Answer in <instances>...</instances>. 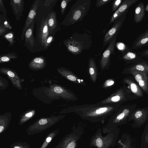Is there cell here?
Listing matches in <instances>:
<instances>
[{
  "label": "cell",
  "mask_w": 148,
  "mask_h": 148,
  "mask_svg": "<svg viewBox=\"0 0 148 148\" xmlns=\"http://www.w3.org/2000/svg\"><path fill=\"white\" fill-rule=\"evenodd\" d=\"M52 10L44 7L41 5V3L38 9L36 16L35 52L44 51L45 42L49 35L48 21L50 12Z\"/></svg>",
  "instance_id": "obj_1"
},
{
  "label": "cell",
  "mask_w": 148,
  "mask_h": 148,
  "mask_svg": "<svg viewBox=\"0 0 148 148\" xmlns=\"http://www.w3.org/2000/svg\"><path fill=\"white\" fill-rule=\"evenodd\" d=\"M91 0H78L71 6L60 25L69 26L82 21L87 14L91 5Z\"/></svg>",
  "instance_id": "obj_2"
},
{
  "label": "cell",
  "mask_w": 148,
  "mask_h": 148,
  "mask_svg": "<svg viewBox=\"0 0 148 148\" xmlns=\"http://www.w3.org/2000/svg\"><path fill=\"white\" fill-rule=\"evenodd\" d=\"M63 42L69 52L76 55L85 49H89L92 46V41L91 35L86 32H75L69 38L64 40Z\"/></svg>",
  "instance_id": "obj_3"
},
{
  "label": "cell",
  "mask_w": 148,
  "mask_h": 148,
  "mask_svg": "<svg viewBox=\"0 0 148 148\" xmlns=\"http://www.w3.org/2000/svg\"><path fill=\"white\" fill-rule=\"evenodd\" d=\"M120 133V129L117 128L111 130L105 136L102 134V130L98 128L90 140V147L97 148H109L115 147Z\"/></svg>",
  "instance_id": "obj_4"
},
{
  "label": "cell",
  "mask_w": 148,
  "mask_h": 148,
  "mask_svg": "<svg viewBox=\"0 0 148 148\" xmlns=\"http://www.w3.org/2000/svg\"><path fill=\"white\" fill-rule=\"evenodd\" d=\"M64 116V115H51L48 117L40 118L27 127V133L30 136L41 133L54 125Z\"/></svg>",
  "instance_id": "obj_5"
},
{
  "label": "cell",
  "mask_w": 148,
  "mask_h": 148,
  "mask_svg": "<svg viewBox=\"0 0 148 148\" xmlns=\"http://www.w3.org/2000/svg\"><path fill=\"white\" fill-rule=\"evenodd\" d=\"M84 133L83 128L74 125L72 131L62 138L55 148H76Z\"/></svg>",
  "instance_id": "obj_6"
},
{
  "label": "cell",
  "mask_w": 148,
  "mask_h": 148,
  "mask_svg": "<svg viewBox=\"0 0 148 148\" xmlns=\"http://www.w3.org/2000/svg\"><path fill=\"white\" fill-rule=\"evenodd\" d=\"M127 13L123 14L114 21L112 27L106 32L103 38V44L104 46L109 43L115 35L118 34L125 20Z\"/></svg>",
  "instance_id": "obj_7"
},
{
  "label": "cell",
  "mask_w": 148,
  "mask_h": 148,
  "mask_svg": "<svg viewBox=\"0 0 148 148\" xmlns=\"http://www.w3.org/2000/svg\"><path fill=\"white\" fill-rule=\"evenodd\" d=\"M41 1V0H35L31 5L21 35L22 41L24 39L25 34L27 30L36 18L37 10Z\"/></svg>",
  "instance_id": "obj_8"
},
{
  "label": "cell",
  "mask_w": 148,
  "mask_h": 148,
  "mask_svg": "<svg viewBox=\"0 0 148 148\" xmlns=\"http://www.w3.org/2000/svg\"><path fill=\"white\" fill-rule=\"evenodd\" d=\"M148 119V112L144 109L135 111L130 116L128 121H132V126L134 128H140L142 127Z\"/></svg>",
  "instance_id": "obj_9"
},
{
  "label": "cell",
  "mask_w": 148,
  "mask_h": 148,
  "mask_svg": "<svg viewBox=\"0 0 148 148\" xmlns=\"http://www.w3.org/2000/svg\"><path fill=\"white\" fill-rule=\"evenodd\" d=\"M36 18L27 30L25 34L24 46L31 53H34L35 50V38L34 35Z\"/></svg>",
  "instance_id": "obj_10"
},
{
  "label": "cell",
  "mask_w": 148,
  "mask_h": 148,
  "mask_svg": "<svg viewBox=\"0 0 148 148\" xmlns=\"http://www.w3.org/2000/svg\"><path fill=\"white\" fill-rule=\"evenodd\" d=\"M118 34L115 35L102 54L100 61V66L102 70H103L108 65L111 55H114V54L115 45Z\"/></svg>",
  "instance_id": "obj_11"
},
{
  "label": "cell",
  "mask_w": 148,
  "mask_h": 148,
  "mask_svg": "<svg viewBox=\"0 0 148 148\" xmlns=\"http://www.w3.org/2000/svg\"><path fill=\"white\" fill-rule=\"evenodd\" d=\"M0 72L7 76L13 86L18 90H22L21 79L14 70L7 67H1L0 69Z\"/></svg>",
  "instance_id": "obj_12"
},
{
  "label": "cell",
  "mask_w": 148,
  "mask_h": 148,
  "mask_svg": "<svg viewBox=\"0 0 148 148\" xmlns=\"http://www.w3.org/2000/svg\"><path fill=\"white\" fill-rule=\"evenodd\" d=\"M138 0H125L121 3L117 10L112 15L108 26L123 14L127 12L130 7L136 3Z\"/></svg>",
  "instance_id": "obj_13"
},
{
  "label": "cell",
  "mask_w": 148,
  "mask_h": 148,
  "mask_svg": "<svg viewBox=\"0 0 148 148\" xmlns=\"http://www.w3.org/2000/svg\"><path fill=\"white\" fill-rule=\"evenodd\" d=\"M117 143V148H137L136 140L127 132L122 134Z\"/></svg>",
  "instance_id": "obj_14"
},
{
  "label": "cell",
  "mask_w": 148,
  "mask_h": 148,
  "mask_svg": "<svg viewBox=\"0 0 148 148\" xmlns=\"http://www.w3.org/2000/svg\"><path fill=\"white\" fill-rule=\"evenodd\" d=\"M130 71L134 76L136 81L142 89L145 92L148 91V77L147 72L139 71L135 70Z\"/></svg>",
  "instance_id": "obj_15"
},
{
  "label": "cell",
  "mask_w": 148,
  "mask_h": 148,
  "mask_svg": "<svg viewBox=\"0 0 148 148\" xmlns=\"http://www.w3.org/2000/svg\"><path fill=\"white\" fill-rule=\"evenodd\" d=\"M47 65L46 58L42 56L34 57L28 64V67L30 69L36 71L44 69Z\"/></svg>",
  "instance_id": "obj_16"
},
{
  "label": "cell",
  "mask_w": 148,
  "mask_h": 148,
  "mask_svg": "<svg viewBox=\"0 0 148 148\" xmlns=\"http://www.w3.org/2000/svg\"><path fill=\"white\" fill-rule=\"evenodd\" d=\"M48 25L49 35L55 36L56 32L60 30V26L57 18L56 12L53 10L50 12Z\"/></svg>",
  "instance_id": "obj_17"
},
{
  "label": "cell",
  "mask_w": 148,
  "mask_h": 148,
  "mask_svg": "<svg viewBox=\"0 0 148 148\" xmlns=\"http://www.w3.org/2000/svg\"><path fill=\"white\" fill-rule=\"evenodd\" d=\"M24 0H10V5L11 6L16 20L19 21L23 16L25 5Z\"/></svg>",
  "instance_id": "obj_18"
},
{
  "label": "cell",
  "mask_w": 148,
  "mask_h": 148,
  "mask_svg": "<svg viewBox=\"0 0 148 148\" xmlns=\"http://www.w3.org/2000/svg\"><path fill=\"white\" fill-rule=\"evenodd\" d=\"M49 88L56 95L65 99H71L74 98L73 94L60 86L56 84H51Z\"/></svg>",
  "instance_id": "obj_19"
},
{
  "label": "cell",
  "mask_w": 148,
  "mask_h": 148,
  "mask_svg": "<svg viewBox=\"0 0 148 148\" xmlns=\"http://www.w3.org/2000/svg\"><path fill=\"white\" fill-rule=\"evenodd\" d=\"M148 45V29L141 33L134 40L132 44V49H140Z\"/></svg>",
  "instance_id": "obj_20"
},
{
  "label": "cell",
  "mask_w": 148,
  "mask_h": 148,
  "mask_svg": "<svg viewBox=\"0 0 148 148\" xmlns=\"http://www.w3.org/2000/svg\"><path fill=\"white\" fill-rule=\"evenodd\" d=\"M123 59L127 62H133L139 61L141 59L140 55L132 50L127 49L123 53Z\"/></svg>",
  "instance_id": "obj_21"
},
{
  "label": "cell",
  "mask_w": 148,
  "mask_h": 148,
  "mask_svg": "<svg viewBox=\"0 0 148 148\" xmlns=\"http://www.w3.org/2000/svg\"><path fill=\"white\" fill-rule=\"evenodd\" d=\"M12 114L10 112H6L0 115V134L4 132L8 126L12 119Z\"/></svg>",
  "instance_id": "obj_22"
},
{
  "label": "cell",
  "mask_w": 148,
  "mask_h": 148,
  "mask_svg": "<svg viewBox=\"0 0 148 148\" xmlns=\"http://www.w3.org/2000/svg\"><path fill=\"white\" fill-rule=\"evenodd\" d=\"M145 7L143 2L139 3L136 6L134 14V21L136 23L141 22L145 16Z\"/></svg>",
  "instance_id": "obj_23"
},
{
  "label": "cell",
  "mask_w": 148,
  "mask_h": 148,
  "mask_svg": "<svg viewBox=\"0 0 148 148\" xmlns=\"http://www.w3.org/2000/svg\"><path fill=\"white\" fill-rule=\"evenodd\" d=\"M36 114V110L33 109H29L24 112L20 117L19 125L21 126L24 124L35 116Z\"/></svg>",
  "instance_id": "obj_24"
},
{
  "label": "cell",
  "mask_w": 148,
  "mask_h": 148,
  "mask_svg": "<svg viewBox=\"0 0 148 148\" xmlns=\"http://www.w3.org/2000/svg\"><path fill=\"white\" fill-rule=\"evenodd\" d=\"M57 71L61 75L70 81L76 82L77 80V77L74 75L64 67H58L57 68Z\"/></svg>",
  "instance_id": "obj_25"
},
{
  "label": "cell",
  "mask_w": 148,
  "mask_h": 148,
  "mask_svg": "<svg viewBox=\"0 0 148 148\" xmlns=\"http://www.w3.org/2000/svg\"><path fill=\"white\" fill-rule=\"evenodd\" d=\"M60 132V129H57L49 133L46 136L45 140L40 148H46Z\"/></svg>",
  "instance_id": "obj_26"
},
{
  "label": "cell",
  "mask_w": 148,
  "mask_h": 148,
  "mask_svg": "<svg viewBox=\"0 0 148 148\" xmlns=\"http://www.w3.org/2000/svg\"><path fill=\"white\" fill-rule=\"evenodd\" d=\"M125 81L128 84L131 91L134 94L137 96L139 97L143 96L142 90L138 85L129 79H125Z\"/></svg>",
  "instance_id": "obj_27"
},
{
  "label": "cell",
  "mask_w": 148,
  "mask_h": 148,
  "mask_svg": "<svg viewBox=\"0 0 148 148\" xmlns=\"http://www.w3.org/2000/svg\"><path fill=\"white\" fill-rule=\"evenodd\" d=\"M89 72L91 78L94 82L96 79V67L94 59L91 58L88 60Z\"/></svg>",
  "instance_id": "obj_28"
},
{
  "label": "cell",
  "mask_w": 148,
  "mask_h": 148,
  "mask_svg": "<svg viewBox=\"0 0 148 148\" xmlns=\"http://www.w3.org/2000/svg\"><path fill=\"white\" fill-rule=\"evenodd\" d=\"M128 70H135L148 73V64L145 62H138L130 67Z\"/></svg>",
  "instance_id": "obj_29"
},
{
  "label": "cell",
  "mask_w": 148,
  "mask_h": 148,
  "mask_svg": "<svg viewBox=\"0 0 148 148\" xmlns=\"http://www.w3.org/2000/svg\"><path fill=\"white\" fill-rule=\"evenodd\" d=\"M140 148H148V123L146 124L142 133Z\"/></svg>",
  "instance_id": "obj_30"
},
{
  "label": "cell",
  "mask_w": 148,
  "mask_h": 148,
  "mask_svg": "<svg viewBox=\"0 0 148 148\" xmlns=\"http://www.w3.org/2000/svg\"><path fill=\"white\" fill-rule=\"evenodd\" d=\"M18 56L15 52H9L0 56V63H4L11 62L12 59L17 58Z\"/></svg>",
  "instance_id": "obj_31"
},
{
  "label": "cell",
  "mask_w": 148,
  "mask_h": 148,
  "mask_svg": "<svg viewBox=\"0 0 148 148\" xmlns=\"http://www.w3.org/2000/svg\"><path fill=\"white\" fill-rule=\"evenodd\" d=\"M14 38V32L12 31L9 32L1 37L2 39L4 38L9 42L8 46H12L16 42Z\"/></svg>",
  "instance_id": "obj_32"
},
{
  "label": "cell",
  "mask_w": 148,
  "mask_h": 148,
  "mask_svg": "<svg viewBox=\"0 0 148 148\" xmlns=\"http://www.w3.org/2000/svg\"><path fill=\"white\" fill-rule=\"evenodd\" d=\"M0 25L9 30L12 28L9 21L6 18V15L4 14L0 15Z\"/></svg>",
  "instance_id": "obj_33"
},
{
  "label": "cell",
  "mask_w": 148,
  "mask_h": 148,
  "mask_svg": "<svg viewBox=\"0 0 148 148\" xmlns=\"http://www.w3.org/2000/svg\"><path fill=\"white\" fill-rule=\"evenodd\" d=\"M10 148H31L27 142L17 141L12 144Z\"/></svg>",
  "instance_id": "obj_34"
},
{
  "label": "cell",
  "mask_w": 148,
  "mask_h": 148,
  "mask_svg": "<svg viewBox=\"0 0 148 148\" xmlns=\"http://www.w3.org/2000/svg\"><path fill=\"white\" fill-rule=\"evenodd\" d=\"M124 96L123 93L121 91H120L115 95L111 97L110 99H108L106 101L107 102L111 101L114 102H117L122 99Z\"/></svg>",
  "instance_id": "obj_35"
},
{
  "label": "cell",
  "mask_w": 148,
  "mask_h": 148,
  "mask_svg": "<svg viewBox=\"0 0 148 148\" xmlns=\"http://www.w3.org/2000/svg\"><path fill=\"white\" fill-rule=\"evenodd\" d=\"M55 40V36L49 35L46 39L44 44V51L46 50Z\"/></svg>",
  "instance_id": "obj_36"
},
{
  "label": "cell",
  "mask_w": 148,
  "mask_h": 148,
  "mask_svg": "<svg viewBox=\"0 0 148 148\" xmlns=\"http://www.w3.org/2000/svg\"><path fill=\"white\" fill-rule=\"evenodd\" d=\"M71 0H62L60 3V11L62 15H63L66 9L67 6Z\"/></svg>",
  "instance_id": "obj_37"
},
{
  "label": "cell",
  "mask_w": 148,
  "mask_h": 148,
  "mask_svg": "<svg viewBox=\"0 0 148 148\" xmlns=\"http://www.w3.org/2000/svg\"><path fill=\"white\" fill-rule=\"evenodd\" d=\"M9 86V83L7 80L1 75L0 76V89L3 90Z\"/></svg>",
  "instance_id": "obj_38"
},
{
  "label": "cell",
  "mask_w": 148,
  "mask_h": 148,
  "mask_svg": "<svg viewBox=\"0 0 148 148\" xmlns=\"http://www.w3.org/2000/svg\"><path fill=\"white\" fill-rule=\"evenodd\" d=\"M122 0H116L114 1L113 3L112 6V12H114L117 10L122 3Z\"/></svg>",
  "instance_id": "obj_39"
},
{
  "label": "cell",
  "mask_w": 148,
  "mask_h": 148,
  "mask_svg": "<svg viewBox=\"0 0 148 148\" xmlns=\"http://www.w3.org/2000/svg\"><path fill=\"white\" fill-rule=\"evenodd\" d=\"M112 0H97L96 1L95 5L97 7H99L108 3Z\"/></svg>",
  "instance_id": "obj_40"
},
{
  "label": "cell",
  "mask_w": 148,
  "mask_h": 148,
  "mask_svg": "<svg viewBox=\"0 0 148 148\" xmlns=\"http://www.w3.org/2000/svg\"><path fill=\"white\" fill-rule=\"evenodd\" d=\"M0 11L3 13V14L7 15V11L4 4L3 0H0Z\"/></svg>",
  "instance_id": "obj_41"
},
{
  "label": "cell",
  "mask_w": 148,
  "mask_h": 148,
  "mask_svg": "<svg viewBox=\"0 0 148 148\" xmlns=\"http://www.w3.org/2000/svg\"><path fill=\"white\" fill-rule=\"evenodd\" d=\"M9 30L0 25V36H3L9 32Z\"/></svg>",
  "instance_id": "obj_42"
},
{
  "label": "cell",
  "mask_w": 148,
  "mask_h": 148,
  "mask_svg": "<svg viewBox=\"0 0 148 148\" xmlns=\"http://www.w3.org/2000/svg\"><path fill=\"white\" fill-rule=\"evenodd\" d=\"M114 83V81L112 79H108L107 80L104 84L105 87H107L113 85Z\"/></svg>",
  "instance_id": "obj_43"
},
{
  "label": "cell",
  "mask_w": 148,
  "mask_h": 148,
  "mask_svg": "<svg viewBox=\"0 0 148 148\" xmlns=\"http://www.w3.org/2000/svg\"><path fill=\"white\" fill-rule=\"evenodd\" d=\"M140 54L142 57L148 58V48L143 50Z\"/></svg>",
  "instance_id": "obj_44"
},
{
  "label": "cell",
  "mask_w": 148,
  "mask_h": 148,
  "mask_svg": "<svg viewBox=\"0 0 148 148\" xmlns=\"http://www.w3.org/2000/svg\"><path fill=\"white\" fill-rule=\"evenodd\" d=\"M145 10L148 12V3H147L145 8Z\"/></svg>",
  "instance_id": "obj_45"
},
{
  "label": "cell",
  "mask_w": 148,
  "mask_h": 148,
  "mask_svg": "<svg viewBox=\"0 0 148 148\" xmlns=\"http://www.w3.org/2000/svg\"></svg>",
  "instance_id": "obj_46"
}]
</instances>
